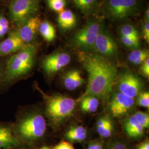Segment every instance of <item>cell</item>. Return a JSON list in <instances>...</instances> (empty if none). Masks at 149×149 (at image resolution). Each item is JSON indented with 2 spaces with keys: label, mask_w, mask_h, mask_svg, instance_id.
I'll return each instance as SVG.
<instances>
[{
  "label": "cell",
  "mask_w": 149,
  "mask_h": 149,
  "mask_svg": "<svg viewBox=\"0 0 149 149\" xmlns=\"http://www.w3.org/2000/svg\"><path fill=\"white\" fill-rule=\"evenodd\" d=\"M79 59L88 74L86 90L81 98L88 95L107 98L117 79V68L108 59L93 52H81Z\"/></svg>",
  "instance_id": "6da1fadb"
},
{
  "label": "cell",
  "mask_w": 149,
  "mask_h": 149,
  "mask_svg": "<svg viewBox=\"0 0 149 149\" xmlns=\"http://www.w3.org/2000/svg\"><path fill=\"white\" fill-rule=\"evenodd\" d=\"M37 49L31 44L11 55L2 70L0 84L10 85L28 74L34 67Z\"/></svg>",
  "instance_id": "7a4b0ae2"
},
{
  "label": "cell",
  "mask_w": 149,
  "mask_h": 149,
  "mask_svg": "<svg viewBox=\"0 0 149 149\" xmlns=\"http://www.w3.org/2000/svg\"><path fill=\"white\" fill-rule=\"evenodd\" d=\"M36 88L42 95L45 103V115L53 127H59L73 114L75 101L73 98L60 94L48 95L37 85Z\"/></svg>",
  "instance_id": "3957f363"
},
{
  "label": "cell",
  "mask_w": 149,
  "mask_h": 149,
  "mask_svg": "<svg viewBox=\"0 0 149 149\" xmlns=\"http://www.w3.org/2000/svg\"><path fill=\"white\" fill-rule=\"evenodd\" d=\"M13 128L19 140L22 139L27 142L32 143L44 136L47 131V122L40 111H32L18 117Z\"/></svg>",
  "instance_id": "277c9868"
},
{
  "label": "cell",
  "mask_w": 149,
  "mask_h": 149,
  "mask_svg": "<svg viewBox=\"0 0 149 149\" xmlns=\"http://www.w3.org/2000/svg\"><path fill=\"white\" fill-rule=\"evenodd\" d=\"M103 23L95 19L88 22L84 27L76 32L71 39L72 45L84 52H93L96 38Z\"/></svg>",
  "instance_id": "5b68a950"
},
{
  "label": "cell",
  "mask_w": 149,
  "mask_h": 149,
  "mask_svg": "<svg viewBox=\"0 0 149 149\" xmlns=\"http://www.w3.org/2000/svg\"><path fill=\"white\" fill-rule=\"evenodd\" d=\"M141 6V0H106L104 11L111 19L121 20L138 15Z\"/></svg>",
  "instance_id": "8992f818"
},
{
  "label": "cell",
  "mask_w": 149,
  "mask_h": 149,
  "mask_svg": "<svg viewBox=\"0 0 149 149\" xmlns=\"http://www.w3.org/2000/svg\"><path fill=\"white\" fill-rule=\"evenodd\" d=\"M40 0H15L9 7L11 21L18 27L28 19L36 16Z\"/></svg>",
  "instance_id": "52a82bcc"
},
{
  "label": "cell",
  "mask_w": 149,
  "mask_h": 149,
  "mask_svg": "<svg viewBox=\"0 0 149 149\" xmlns=\"http://www.w3.org/2000/svg\"><path fill=\"white\" fill-rule=\"evenodd\" d=\"M94 51L107 59L115 58L118 54L117 44L103 26L96 38Z\"/></svg>",
  "instance_id": "ba28073f"
},
{
  "label": "cell",
  "mask_w": 149,
  "mask_h": 149,
  "mask_svg": "<svg viewBox=\"0 0 149 149\" xmlns=\"http://www.w3.org/2000/svg\"><path fill=\"white\" fill-rule=\"evenodd\" d=\"M71 56L64 52H57L47 56L43 59L42 68L48 76H52L69 64Z\"/></svg>",
  "instance_id": "9c48e42d"
},
{
  "label": "cell",
  "mask_w": 149,
  "mask_h": 149,
  "mask_svg": "<svg viewBox=\"0 0 149 149\" xmlns=\"http://www.w3.org/2000/svg\"><path fill=\"white\" fill-rule=\"evenodd\" d=\"M118 86L120 92L134 98L141 93L143 88V82L136 74L127 72L123 74L119 77Z\"/></svg>",
  "instance_id": "30bf717a"
},
{
  "label": "cell",
  "mask_w": 149,
  "mask_h": 149,
  "mask_svg": "<svg viewBox=\"0 0 149 149\" xmlns=\"http://www.w3.org/2000/svg\"><path fill=\"white\" fill-rule=\"evenodd\" d=\"M134 104V98L118 92L112 96L109 104L110 112L113 117H121L133 108Z\"/></svg>",
  "instance_id": "8fae6325"
},
{
  "label": "cell",
  "mask_w": 149,
  "mask_h": 149,
  "mask_svg": "<svg viewBox=\"0 0 149 149\" xmlns=\"http://www.w3.org/2000/svg\"><path fill=\"white\" fill-rule=\"evenodd\" d=\"M41 22L40 18L35 16L17 27L16 32L24 43L29 44L35 40Z\"/></svg>",
  "instance_id": "7c38bea8"
},
{
  "label": "cell",
  "mask_w": 149,
  "mask_h": 149,
  "mask_svg": "<svg viewBox=\"0 0 149 149\" xmlns=\"http://www.w3.org/2000/svg\"><path fill=\"white\" fill-rule=\"evenodd\" d=\"M27 45L22 40L16 30L10 32L7 37L0 42V57L12 55Z\"/></svg>",
  "instance_id": "4fadbf2b"
},
{
  "label": "cell",
  "mask_w": 149,
  "mask_h": 149,
  "mask_svg": "<svg viewBox=\"0 0 149 149\" xmlns=\"http://www.w3.org/2000/svg\"><path fill=\"white\" fill-rule=\"evenodd\" d=\"M21 141L17 137L10 124L0 123V149H12L18 147Z\"/></svg>",
  "instance_id": "5bb4252c"
},
{
  "label": "cell",
  "mask_w": 149,
  "mask_h": 149,
  "mask_svg": "<svg viewBox=\"0 0 149 149\" xmlns=\"http://www.w3.org/2000/svg\"><path fill=\"white\" fill-rule=\"evenodd\" d=\"M84 80L80 71L72 70L64 76V86L68 90H74L84 84Z\"/></svg>",
  "instance_id": "9a60e30c"
},
{
  "label": "cell",
  "mask_w": 149,
  "mask_h": 149,
  "mask_svg": "<svg viewBox=\"0 0 149 149\" xmlns=\"http://www.w3.org/2000/svg\"><path fill=\"white\" fill-rule=\"evenodd\" d=\"M123 125L126 133L132 138H139L144 135V128L138 122L134 115L128 118Z\"/></svg>",
  "instance_id": "2e32d148"
},
{
  "label": "cell",
  "mask_w": 149,
  "mask_h": 149,
  "mask_svg": "<svg viewBox=\"0 0 149 149\" xmlns=\"http://www.w3.org/2000/svg\"><path fill=\"white\" fill-rule=\"evenodd\" d=\"M57 22L59 27L62 29L70 30L75 27L77 19L72 11L70 10H64L59 13Z\"/></svg>",
  "instance_id": "e0dca14e"
},
{
  "label": "cell",
  "mask_w": 149,
  "mask_h": 149,
  "mask_svg": "<svg viewBox=\"0 0 149 149\" xmlns=\"http://www.w3.org/2000/svg\"><path fill=\"white\" fill-rule=\"evenodd\" d=\"M38 32L44 39L48 42H53L56 37V31L53 25L48 21L42 22L39 25Z\"/></svg>",
  "instance_id": "ac0fdd59"
},
{
  "label": "cell",
  "mask_w": 149,
  "mask_h": 149,
  "mask_svg": "<svg viewBox=\"0 0 149 149\" xmlns=\"http://www.w3.org/2000/svg\"><path fill=\"white\" fill-rule=\"evenodd\" d=\"M80 100H81V107L84 112L94 113L97 111L100 104L97 97L88 95L80 98Z\"/></svg>",
  "instance_id": "d6986e66"
},
{
  "label": "cell",
  "mask_w": 149,
  "mask_h": 149,
  "mask_svg": "<svg viewBox=\"0 0 149 149\" xmlns=\"http://www.w3.org/2000/svg\"><path fill=\"white\" fill-rule=\"evenodd\" d=\"M66 137L70 141H82L87 137V130L82 126L72 127L66 132Z\"/></svg>",
  "instance_id": "ffe728a7"
},
{
  "label": "cell",
  "mask_w": 149,
  "mask_h": 149,
  "mask_svg": "<svg viewBox=\"0 0 149 149\" xmlns=\"http://www.w3.org/2000/svg\"><path fill=\"white\" fill-rule=\"evenodd\" d=\"M75 6L85 15L93 12L97 5V0H71Z\"/></svg>",
  "instance_id": "44dd1931"
},
{
  "label": "cell",
  "mask_w": 149,
  "mask_h": 149,
  "mask_svg": "<svg viewBox=\"0 0 149 149\" xmlns=\"http://www.w3.org/2000/svg\"><path fill=\"white\" fill-rule=\"evenodd\" d=\"M148 58H149L148 50L138 49L133 50L128 55L129 61L135 65L142 64Z\"/></svg>",
  "instance_id": "7402d4cb"
},
{
  "label": "cell",
  "mask_w": 149,
  "mask_h": 149,
  "mask_svg": "<svg viewBox=\"0 0 149 149\" xmlns=\"http://www.w3.org/2000/svg\"><path fill=\"white\" fill-rule=\"evenodd\" d=\"M120 36L132 38L140 40V36L136 28L131 24H125L120 29Z\"/></svg>",
  "instance_id": "603a6c76"
},
{
  "label": "cell",
  "mask_w": 149,
  "mask_h": 149,
  "mask_svg": "<svg viewBox=\"0 0 149 149\" xmlns=\"http://www.w3.org/2000/svg\"><path fill=\"white\" fill-rule=\"evenodd\" d=\"M49 8L56 13L64 11L66 5V0H46Z\"/></svg>",
  "instance_id": "cb8c5ba5"
},
{
  "label": "cell",
  "mask_w": 149,
  "mask_h": 149,
  "mask_svg": "<svg viewBox=\"0 0 149 149\" xmlns=\"http://www.w3.org/2000/svg\"><path fill=\"white\" fill-rule=\"evenodd\" d=\"M134 117L138 122L144 128V129H148L149 127V117L148 114L144 112H136L134 115Z\"/></svg>",
  "instance_id": "d4e9b609"
},
{
  "label": "cell",
  "mask_w": 149,
  "mask_h": 149,
  "mask_svg": "<svg viewBox=\"0 0 149 149\" xmlns=\"http://www.w3.org/2000/svg\"><path fill=\"white\" fill-rule=\"evenodd\" d=\"M122 43L127 48L133 49L134 50L137 49L140 47V40L132 38L125 37L120 36Z\"/></svg>",
  "instance_id": "484cf974"
},
{
  "label": "cell",
  "mask_w": 149,
  "mask_h": 149,
  "mask_svg": "<svg viewBox=\"0 0 149 149\" xmlns=\"http://www.w3.org/2000/svg\"><path fill=\"white\" fill-rule=\"evenodd\" d=\"M113 130V124L111 120L109 119L108 122L107 123L106 125L103 128L97 130V133L103 138H107L111 136Z\"/></svg>",
  "instance_id": "4316f807"
},
{
  "label": "cell",
  "mask_w": 149,
  "mask_h": 149,
  "mask_svg": "<svg viewBox=\"0 0 149 149\" xmlns=\"http://www.w3.org/2000/svg\"><path fill=\"white\" fill-rule=\"evenodd\" d=\"M9 30V22L2 15H0V38L3 37Z\"/></svg>",
  "instance_id": "83f0119b"
},
{
  "label": "cell",
  "mask_w": 149,
  "mask_h": 149,
  "mask_svg": "<svg viewBox=\"0 0 149 149\" xmlns=\"http://www.w3.org/2000/svg\"><path fill=\"white\" fill-rule=\"evenodd\" d=\"M139 105L140 106L149 108V93L148 92H141L139 95Z\"/></svg>",
  "instance_id": "f1b7e54d"
},
{
  "label": "cell",
  "mask_w": 149,
  "mask_h": 149,
  "mask_svg": "<svg viewBox=\"0 0 149 149\" xmlns=\"http://www.w3.org/2000/svg\"><path fill=\"white\" fill-rule=\"evenodd\" d=\"M140 71L141 74L146 78L149 77V58L146 59L141 64Z\"/></svg>",
  "instance_id": "f546056e"
},
{
  "label": "cell",
  "mask_w": 149,
  "mask_h": 149,
  "mask_svg": "<svg viewBox=\"0 0 149 149\" xmlns=\"http://www.w3.org/2000/svg\"><path fill=\"white\" fill-rule=\"evenodd\" d=\"M143 37L148 43L149 42V21H145L143 26Z\"/></svg>",
  "instance_id": "4dcf8cb0"
},
{
  "label": "cell",
  "mask_w": 149,
  "mask_h": 149,
  "mask_svg": "<svg viewBox=\"0 0 149 149\" xmlns=\"http://www.w3.org/2000/svg\"><path fill=\"white\" fill-rule=\"evenodd\" d=\"M53 149H74L72 145L66 141H61Z\"/></svg>",
  "instance_id": "1f68e13d"
},
{
  "label": "cell",
  "mask_w": 149,
  "mask_h": 149,
  "mask_svg": "<svg viewBox=\"0 0 149 149\" xmlns=\"http://www.w3.org/2000/svg\"><path fill=\"white\" fill-rule=\"evenodd\" d=\"M106 149H128L127 146L120 142H115L111 144Z\"/></svg>",
  "instance_id": "d6a6232c"
},
{
  "label": "cell",
  "mask_w": 149,
  "mask_h": 149,
  "mask_svg": "<svg viewBox=\"0 0 149 149\" xmlns=\"http://www.w3.org/2000/svg\"><path fill=\"white\" fill-rule=\"evenodd\" d=\"M87 149H103L102 145L98 142H93L91 143Z\"/></svg>",
  "instance_id": "836d02e7"
},
{
  "label": "cell",
  "mask_w": 149,
  "mask_h": 149,
  "mask_svg": "<svg viewBox=\"0 0 149 149\" xmlns=\"http://www.w3.org/2000/svg\"><path fill=\"white\" fill-rule=\"evenodd\" d=\"M136 149H149V141H146L143 143L140 144Z\"/></svg>",
  "instance_id": "e575fe53"
},
{
  "label": "cell",
  "mask_w": 149,
  "mask_h": 149,
  "mask_svg": "<svg viewBox=\"0 0 149 149\" xmlns=\"http://www.w3.org/2000/svg\"><path fill=\"white\" fill-rule=\"evenodd\" d=\"M145 21H149V9L148 8V9L145 11Z\"/></svg>",
  "instance_id": "d590c367"
},
{
  "label": "cell",
  "mask_w": 149,
  "mask_h": 149,
  "mask_svg": "<svg viewBox=\"0 0 149 149\" xmlns=\"http://www.w3.org/2000/svg\"><path fill=\"white\" fill-rule=\"evenodd\" d=\"M2 70L1 65V63H0V77H1V74H2Z\"/></svg>",
  "instance_id": "8d00e7d4"
},
{
  "label": "cell",
  "mask_w": 149,
  "mask_h": 149,
  "mask_svg": "<svg viewBox=\"0 0 149 149\" xmlns=\"http://www.w3.org/2000/svg\"><path fill=\"white\" fill-rule=\"evenodd\" d=\"M50 149L48 147H47V146H44V147H42V148H40V149Z\"/></svg>",
  "instance_id": "74e56055"
},
{
  "label": "cell",
  "mask_w": 149,
  "mask_h": 149,
  "mask_svg": "<svg viewBox=\"0 0 149 149\" xmlns=\"http://www.w3.org/2000/svg\"><path fill=\"white\" fill-rule=\"evenodd\" d=\"M15 1V0H11V1Z\"/></svg>",
  "instance_id": "f35d334b"
}]
</instances>
